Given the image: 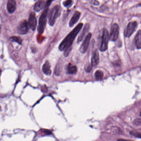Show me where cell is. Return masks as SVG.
Here are the masks:
<instances>
[{"mask_svg": "<svg viewBox=\"0 0 141 141\" xmlns=\"http://www.w3.org/2000/svg\"><path fill=\"white\" fill-rule=\"evenodd\" d=\"M135 44L137 49L141 48V30L137 32L135 38Z\"/></svg>", "mask_w": 141, "mask_h": 141, "instance_id": "cell-15", "label": "cell"}, {"mask_svg": "<svg viewBox=\"0 0 141 141\" xmlns=\"http://www.w3.org/2000/svg\"><path fill=\"white\" fill-rule=\"evenodd\" d=\"M54 0H47L46 2V6L45 8H49L50 5L51 4L52 2Z\"/></svg>", "mask_w": 141, "mask_h": 141, "instance_id": "cell-23", "label": "cell"}, {"mask_svg": "<svg viewBox=\"0 0 141 141\" xmlns=\"http://www.w3.org/2000/svg\"><path fill=\"white\" fill-rule=\"evenodd\" d=\"M81 16V13L79 11H75L71 18L70 19L69 22V26L70 28H72L75 25L79 20L80 19V17Z\"/></svg>", "mask_w": 141, "mask_h": 141, "instance_id": "cell-10", "label": "cell"}, {"mask_svg": "<svg viewBox=\"0 0 141 141\" xmlns=\"http://www.w3.org/2000/svg\"><path fill=\"white\" fill-rule=\"evenodd\" d=\"M95 78L97 80H100L102 79L103 76H104V74L102 71L97 70L95 72Z\"/></svg>", "mask_w": 141, "mask_h": 141, "instance_id": "cell-18", "label": "cell"}, {"mask_svg": "<svg viewBox=\"0 0 141 141\" xmlns=\"http://www.w3.org/2000/svg\"><path fill=\"white\" fill-rule=\"evenodd\" d=\"M92 36V34L91 33H89L85 37L83 42L80 46V52L82 54H85L88 50Z\"/></svg>", "mask_w": 141, "mask_h": 141, "instance_id": "cell-7", "label": "cell"}, {"mask_svg": "<svg viewBox=\"0 0 141 141\" xmlns=\"http://www.w3.org/2000/svg\"><path fill=\"white\" fill-rule=\"evenodd\" d=\"M77 68L75 66H73L71 64H69L68 65L67 71L68 74H75L77 72Z\"/></svg>", "mask_w": 141, "mask_h": 141, "instance_id": "cell-17", "label": "cell"}, {"mask_svg": "<svg viewBox=\"0 0 141 141\" xmlns=\"http://www.w3.org/2000/svg\"><path fill=\"white\" fill-rule=\"evenodd\" d=\"M28 24L32 30L34 31L36 30L37 24V22L36 14L34 12H31L28 18Z\"/></svg>", "mask_w": 141, "mask_h": 141, "instance_id": "cell-8", "label": "cell"}, {"mask_svg": "<svg viewBox=\"0 0 141 141\" xmlns=\"http://www.w3.org/2000/svg\"><path fill=\"white\" fill-rule=\"evenodd\" d=\"M140 116H141V112L140 113Z\"/></svg>", "mask_w": 141, "mask_h": 141, "instance_id": "cell-25", "label": "cell"}, {"mask_svg": "<svg viewBox=\"0 0 141 141\" xmlns=\"http://www.w3.org/2000/svg\"><path fill=\"white\" fill-rule=\"evenodd\" d=\"M137 23L136 21L130 22L127 25V27L124 31V35L125 37H130L134 32L137 30Z\"/></svg>", "mask_w": 141, "mask_h": 141, "instance_id": "cell-5", "label": "cell"}, {"mask_svg": "<svg viewBox=\"0 0 141 141\" xmlns=\"http://www.w3.org/2000/svg\"><path fill=\"white\" fill-rule=\"evenodd\" d=\"M10 40L12 42H16L17 43L21 44L22 43V39L18 36H12L10 38Z\"/></svg>", "mask_w": 141, "mask_h": 141, "instance_id": "cell-20", "label": "cell"}, {"mask_svg": "<svg viewBox=\"0 0 141 141\" xmlns=\"http://www.w3.org/2000/svg\"><path fill=\"white\" fill-rule=\"evenodd\" d=\"M138 6H141V3H139V4H138Z\"/></svg>", "mask_w": 141, "mask_h": 141, "instance_id": "cell-24", "label": "cell"}, {"mask_svg": "<svg viewBox=\"0 0 141 141\" xmlns=\"http://www.w3.org/2000/svg\"><path fill=\"white\" fill-rule=\"evenodd\" d=\"M50 64L48 61H46L43 65L42 70L44 73L48 75H50L51 74V70L50 69Z\"/></svg>", "mask_w": 141, "mask_h": 141, "instance_id": "cell-16", "label": "cell"}, {"mask_svg": "<svg viewBox=\"0 0 141 141\" xmlns=\"http://www.w3.org/2000/svg\"><path fill=\"white\" fill-rule=\"evenodd\" d=\"M7 10L10 13L14 12L16 8V3L14 0H9L7 3Z\"/></svg>", "mask_w": 141, "mask_h": 141, "instance_id": "cell-14", "label": "cell"}, {"mask_svg": "<svg viewBox=\"0 0 141 141\" xmlns=\"http://www.w3.org/2000/svg\"><path fill=\"white\" fill-rule=\"evenodd\" d=\"M73 3V1L72 0H66L63 2V5L65 8H69L72 6Z\"/></svg>", "mask_w": 141, "mask_h": 141, "instance_id": "cell-19", "label": "cell"}, {"mask_svg": "<svg viewBox=\"0 0 141 141\" xmlns=\"http://www.w3.org/2000/svg\"><path fill=\"white\" fill-rule=\"evenodd\" d=\"M61 13V9L59 5H56L52 8L48 15V23L50 26H53Z\"/></svg>", "mask_w": 141, "mask_h": 141, "instance_id": "cell-2", "label": "cell"}, {"mask_svg": "<svg viewBox=\"0 0 141 141\" xmlns=\"http://www.w3.org/2000/svg\"><path fill=\"white\" fill-rule=\"evenodd\" d=\"M46 6V2L44 0H39L34 5V10L36 12H38L40 10L43 9Z\"/></svg>", "mask_w": 141, "mask_h": 141, "instance_id": "cell-12", "label": "cell"}, {"mask_svg": "<svg viewBox=\"0 0 141 141\" xmlns=\"http://www.w3.org/2000/svg\"><path fill=\"white\" fill-rule=\"evenodd\" d=\"M90 24H89L86 23L85 24L83 29L78 36V39H77V43H79L81 41H82L86 35V34L88 33L89 30H90Z\"/></svg>", "mask_w": 141, "mask_h": 141, "instance_id": "cell-11", "label": "cell"}, {"mask_svg": "<svg viewBox=\"0 0 141 141\" xmlns=\"http://www.w3.org/2000/svg\"><path fill=\"white\" fill-rule=\"evenodd\" d=\"M28 22L26 20L22 21L18 26V32L20 34H26L28 32Z\"/></svg>", "mask_w": 141, "mask_h": 141, "instance_id": "cell-9", "label": "cell"}, {"mask_svg": "<svg viewBox=\"0 0 141 141\" xmlns=\"http://www.w3.org/2000/svg\"><path fill=\"white\" fill-rule=\"evenodd\" d=\"M48 8H45L44 10L40 17L38 26V32L39 34H43L46 27L47 22V17L48 15Z\"/></svg>", "mask_w": 141, "mask_h": 141, "instance_id": "cell-3", "label": "cell"}, {"mask_svg": "<svg viewBox=\"0 0 141 141\" xmlns=\"http://www.w3.org/2000/svg\"><path fill=\"white\" fill-rule=\"evenodd\" d=\"M109 40V35L108 30L106 28L103 29L102 36L101 38V42L100 46V52H105L107 50Z\"/></svg>", "mask_w": 141, "mask_h": 141, "instance_id": "cell-4", "label": "cell"}, {"mask_svg": "<svg viewBox=\"0 0 141 141\" xmlns=\"http://www.w3.org/2000/svg\"><path fill=\"white\" fill-rule=\"evenodd\" d=\"M83 24L79 23L68 35H67L62 41L60 43L59 49L60 51L65 50L68 48H71L72 44L79 33L81 31Z\"/></svg>", "mask_w": 141, "mask_h": 141, "instance_id": "cell-1", "label": "cell"}, {"mask_svg": "<svg viewBox=\"0 0 141 141\" xmlns=\"http://www.w3.org/2000/svg\"><path fill=\"white\" fill-rule=\"evenodd\" d=\"M91 63L93 66H96L99 62V54L97 50L93 53L91 58Z\"/></svg>", "mask_w": 141, "mask_h": 141, "instance_id": "cell-13", "label": "cell"}, {"mask_svg": "<svg viewBox=\"0 0 141 141\" xmlns=\"http://www.w3.org/2000/svg\"><path fill=\"white\" fill-rule=\"evenodd\" d=\"M119 33V27L118 24L114 23L112 25L109 34L110 40L115 42L118 38Z\"/></svg>", "mask_w": 141, "mask_h": 141, "instance_id": "cell-6", "label": "cell"}, {"mask_svg": "<svg viewBox=\"0 0 141 141\" xmlns=\"http://www.w3.org/2000/svg\"><path fill=\"white\" fill-rule=\"evenodd\" d=\"M130 134H131V135L135 136V137H137L139 138H141V133H140L132 132H130Z\"/></svg>", "mask_w": 141, "mask_h": 141, "instance_id": "cell-22", "label": "cell"}, {"mask_svg": "<svg viewBox=\"0 0 141 141\" xmlns=\"http://www.w3.org/2000/svg\"><path fill=\"white\" fill-rule=\"evenodd\" d=\"M93 66L91 63H88L86 65L85 67V69L87 72H90L92 69Z\"/></svg>", "mask_w": 141, "mask_h": 141, "instance_id": "cell-21", "label": "cell"}]
</instances>
